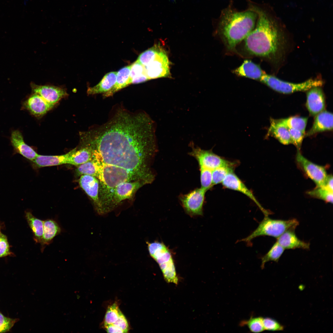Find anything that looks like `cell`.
Wrapping results in <instances>:
<instances>
[{"mask_svg":"<svg viewBox=\"0 0 333 333\" xmlns=\"http://www.w3.org/2000/svg\"><path fill=\"white\" fill-rule=\"evenodd\" d=\"M257 14L249 9L239 11L229 5L222 10L218 30L228 48L232 49L245 39L255 27Z\"/></svg>","mask_w":333,"mask_h":333,"instance_id":"obj_3","label":"cell"},{"mask_svg":"<svg viewBox=\"0 0 333 333\" xmlns=\"http://www.w3.org/2000/svg\"><path fill=\"white\" fill-rule=\"evenodd\" d=\"M146 184L140 180L127 182L117 186L113 191L108 203L113 202L117 204L122 201L132 198L136 192Z\"/></svg>","mask_w":333,"mask_h":333,"instance_id":"obj_12","label":"cell"},{"mask_svg":"<svg viewBox=\"0 0 333 333\" xmlns=\"http://www.w3.org/2000/svg\"><path fill=\"white\" fill-rule=\"evenodd\" d=\"M277 241L285 249H308L310 244L299 239L296 235L295 230H288L277 238Z\"/></svg>","mask_w":333,"mask_h":333,"instance_id":"obj_19","label":"cell"},{"mask_svg":"<svg viewBox=\"0 0 333 333\" xmlns=\"http://www.w3.org/2000/svg\"><path fill=\"white\" fill-rule=\"evenodd\" d=\"M221 183L224 187L239 191L246 195L256 204L265 216H269L270 212L262 207L251 191L247 187L233 171L227 175Z\"/></svg>","mask_w":333,"mask_h":333,"instance_id":"obj_13","label":"cell"},{"mask_svg":"<svg viewBox=\"0 0 333 333\" xmlns=\"http://www.w3.org/2000/svg\"><path fill=\"white\" fill-rule=\"evenodd\" d=\"M144 75H146L144 67L137 60L130 65V77L131 83V80L133 79Z\"/></svg>","mask_w":333,"mask_h":333,"instance_id":"obj_40","label":"cell"},{"mask_svg":"<svg viewBox=\"0 0 333 333\" xmlns=\"http://www.w3.org/2000/svg\"><path fill=\"white\" fill-rule=\"evenodd\" d=\"M292 140L294 144L299 150L301 148L305 133L295 129L288 128Z\"/></svg>","mask_w":333,"mask_h":333,"instance_id":"obj_38","label":"cell"},{"mask_svg":"<svg viewBox=\"0 0 333 333\" xmlns=\"http://www.w3.org/2000/svg\"><path fill=\"white\" fill-rule=\"evenodd\" d=\"M265 330L269 331H281L284 329V327L276 320L266 317L263 319Z\"/></svg>","mask_w":333,"mask_h":333,"instance_id":"obj_37","label":"cell"},{"mask_svg":"<svg viewBox=\"0 0 333 333\" xmlns=\"http://www.w3.org/2000/svg\"><path fill=\"white\" fill-rule=\"evenodd\" d=\"M30 85L33 93L39 95L48 102L54 105L68 95L65 89L60 87L38 85L32 82Z\"/></svg>","mask_w":333,"mask_h":333,"instance_id":"obj_14","label":"cell"},{"mask_svg":"<svg viewBox=\"0 0 333 333\" xmlns=\"http://www.w3.org/2000/svg\"><path fill=\"white\" fill-rule=\"evenodd\" d=\"M299 224L298 221L295 219L287 220H276L271 219L268 216H265L257 228L240 241L249 243L256 237L263 236L277 238L288 230H295Z\"/></svg>","mask_w":333,"mask_h":333,"instance_id":"obj_6","label":"cell"},{"mask_svg":"<svg viewBox=\"0 0 333 333\" xmlns=\"http://www.w3.org/2000/svg\"><path fill=\"white\" fill-rule=\"evenodd\" d=\"M200 180L201 187L206 191L212 187V171L210 170L199 168Z\"/></svg>","mask_w":333,"mask_h":333,"instance_id":"obj_36","label":"cell"},{"mask_svg":"<svg viewBox=\"0 0 333 333\" xmlns=\"http://www.w3.org/2000/svg\"><path fill=\"white\" fill-rule=\"evenodd\" d=\"M81 137L104 163L135 172L149 182L154 180L150 164L158 150L155 125L145 113L121 109L106 123L82 132Z\"/></svg>","mask_w":333,"mask_h":333,"instance_id":"obj_1","label":"cell"},{"mask_svg":"<svg viewBox=\"0 0 333 333\" xmlns=\"http://www.w3.org/2000/svg\"><path fill=\"white\" fill-rule=\"evenodd\" d=\"M206 191L201 187L196 188L179 198L185 212L191 216H201Z\"/></svg>","mask_w":333,"mask_h":333,"instance_id":"obj_10","label":"cell"},{"mask_svg":"<svg viewBox=\"0 0 333 333\" xmlns=\"http://www.w3.org/2000/svg\"><path fill=\"white\" fill-rule=\"evenodd\" d=\"M98 179L101 188L102 204L107 203L113 191L120 184L127 182L142 181L147 182L138 174L118 166L104 163L102 160L99 165Z\"/></svg>","mask_w":333,"mask_h":333,"instance_id":"obj_4","label":"cell"},{"mask_svg":"<svg viewBox=\"0 0 333 333\" xmlns=\"http://www.w3.org/2000/svg\"><path fill=\"white\" fill-rule=\"evenodd\" d=\"M167 55L160 44H157L155 52L149 62L144 66L145 74L149 80L161 77H171Z\"/></svg>","mask_w":333,"mask_h":333,"instance_id":"obj_8","label":"cell"},{"mask_svg":"<svg viewBox=\"0 0 333 333\" xmlns=\"http://www.w3.org/2000/svg\"><path fill=\"white\" fill-rule=\"evenodd\" d=\"M105 327L108 333H124L121 329L113 324L106 326Z\"/></svg>","mask_w":333,"mask_h":333,"instance_id":"obj_43","label":"cell"},{"mask_svg":"<svg viewBox=\"0 0 333 333\" xmlns=\"http://www.w3.org/2000/svg\"><path fill=\"white\" fill-rule=\"evenodd\" d=\"M248 2V9L257 14V20L244 39L245 48L250 54L268 58L277 64L286 55L287 39L263 10L250 0Z\"/></svg>","mask_w":333,"mask_h":333,"instance_id":"obj_2","label":"cell"},{"mask_svg":"<svg viewBox=\"0 0 333 333\" xmlns=\"http://www.w3.org/2000/svg\"><path fill=\"white\" fill-rule=\"evenodd\" d=\"M130 70V65L123 67L117 72L115 84L111 90L103 94L104 97L111 96L117 92L131 84Z\"/></svg>","mask_w":333,"mask_h":333,"instance_id":"obj_26","label":"cell"},{"mask_svg":"<svg viewBox=\"0 0 333 333\" xmlns=\"http://www.w3.org/2000/svg\"><path fill=\"white\" fill-rule=\"evenodd\" d=\"M120 312L116 302L109 306L104 318V327L114 323L117 319Z\"/></svg>","mask_w":333,"mask_h":333,"instance_id":"obj_35","label":"cell"},{"mask_svg":"<svg viewBox=\"0 0 333 333\" xmlns=\"http://www.w3.org/2000/svg\"><path fill=\"white\" fill-rule=\"evenodd\" d=\"M233 167L223 166L212 171V184L214 186L222 183L227 175L233 171Z\"/></svg>","mask_w":333,"mask_h":333,"instance_id":"obj_34","label":"cell"},{"mask_svg":"<svg viewBox=\"0 0 333 333\" xmlns=\"http://www.w3.org/2000/svg\"><path fill=\"white\" fill-rule=\"evenodd\" d=\"M285 249L277 241L272 246L268 252L261 258V267L264 268L265 264L269 261L278 262L284 252Z\"/></svg>","mask_w":333,"mask_h":333,"instance_id":"obj_31","label":"cell"},{"mask_svg":"<svg viewBox=\"0 0 333 333\" xmlns=\"http://www.w3.org/2000/svg\"><path fill=\"white\" fill-rule=\"evenodd\" d=\"M277 120L288 128L295 129L305 132L307 121V118L306 117L293 116Z\"/></svg>","mask_w":333,"mask_h":333,"instance_id":"obj_30","label":"cell"},{"mask_svg":"<svg viewBox=\"0 0 333 333\" xmlns=\"http://www.w3.org/2000/svg\"><path fill=\"white\" fill-rule=\"evenodd\" d=\"M233 72L239 76L259 80L265 74L258 65L249 60H245Z\"/></svg>","mask_w":333,"mask_h":333,"instance_id":"obj_23","label":"cell"},{"mask_svg":"<svg viewBox=\"0 0 333 333\" xmlns=\"http://www.w3.org/2000/svg\"><path fill=\"white\" fill-rule=\"evenodd\" d=\"M308 194L310 196L322 200L326 202L333 203V191L325 187H317L309 191Z\"/></svg>","mask_w":333,"mask_h":333,"instance_id":"obj_32","label":"cell"},{"mask_svg":"<svg viewBox=\"0 0 333 333\" xmlns=\"http://www.w3.org/2000/svg\"><path fill=\"white\" fill-rule=\"evenodd\" d=\"M324 186L333 191V176L332 175H327Z\"/></svg>","mask_w":333,"mask_h":333,"instance_id":"obj_45","label":"cell"},{"mask_svg":"<svg viewBox=\"0 0 333 333\" xmlns=\"http://www.w3.org/2000/svg\"><path fill=\"white\" fill-rule=\"evenodd\" d=\"M333 129V114L331 113L323 110L315 116L311 128L306 135L311 136L318 133Z\"/></svg>","mask_w":333,"mask_h":333,"instance_id":"obj_20","label":"cell"},{"mask_svg":"<svg viewBox=\"0 0 333 333\" xmlns=\"http://www.w3.org/2000/svg\"><path fill=\"white\" fill-rule=\"evenodd\" d=\"M263 318L261 317H251L248 320L242 321L241 326H247L249 330L253 333H259L265 330L263 322Z\"/></svg>","mask_w":333,"mask_h":333,"instance_id":"obj_33","label":"cell"},{"mask_svg":"<svg viewBox=\"0 0 333 333\" xmlns=\"http://www.w3.org/2000/svg\"><path fill=\"white\" fill-rule=\"evenodd\" d=\"M54 106L48 102L39 95L35 93L30 96L23 103L24 108L36 117L43 116Z\"/></svg>","mask_w":333,"mask_h":333,"instance_id":"obj_17","label":"cell"},{"mask_svg":"<svg viewBox=\"0 0 333 333\" xmlns=\"http://www.w3.org/2000/svg\"><path fill=\"white\" fill-rule=\"evenodd\" d=\"M76 149L75 148L66 154L60 155H44L38 154L32 162L39 167L68 164L69 158Z\"/></svg>","mask_w":333,"mask_h":333,"instance_id":"obj_22","label":"cell"},{"mask_svg":"<svg viewBox=\"0 0 333 333\" xmlns=\"http://www.w3.org/2000/svg\"><path fill=\"white\" fill-rule=\"evenodd\" d=\"M10 142L14 148V154H18L25 158L33 161L38 154L24 142L21 133L18 130L13 131L10 137Z\"/></svg>","mask_w":333,"mask_h":333,"instance_id":"obj_18","label":"cell"},{"mask_svg":"<svg viewBox=\"0 0 333 333\" xmlns=\"http://www.w3.org/2000/svg\"><path fill=\"white\" fill-rule=\"evenodd\" d=\"M25 217L33 232L35 241L40 243L43 234V221L35 217L30 211L25 212Z\"/></svg>","mask_w":333,"mask_h":333,"instance_id":"obj_29","label":"cell"},{"mask_svg":"<svg viewBox=\"0 0 333 333\" xmlns=\"http://www.w3.org/2000/svg\"><path fill=\"white\" fill-rule=\"evenodd\" d=\"M62 229L57 222L52 219L43 221V232L40 243L43 252L45 247L50 244L55 237L60 234Z\"/></svg>","mask_w":333,"mask_h":333,"instance_id":"obj_21","label":"cell"},{"mask_svg":"<svg viewBox=\"0 0 333 333\" xmlns=\"http://www.w3.org/2000/svg\"><path fill=\"white\" fill-rule=\"evenodd\" d=\"M13 254L10 250V247L7 236L1 233L0 234V258L8 256L13 255Z\"/></svg>","mask_w":333,"mask_h":333,"instance_id":"obj_41","label":"cell"},{"mask_svg":"<svg viewBox=\"0 0 333 333\" xmlns=\"http://www.w3.org/2000/svg\"><path fill=\"white\" fill-rule=\"evenodd\" d=\"M147 244L150 255L158 264L165 281L177 284L179 279L169 249L162 242L155 241Z\"/></svg>","mask_w":333,"mask_h":333,"instance_id":"obj_5","label":"cell"},{"mask_svg":"<svg viewBox=\"0 0 333 333\" xmlns=\"http://www.w3.org/2000/svg\"><path fill=\"white\" fill-rule=\"evenodd\" d=\"M79 184L81 187L92 199L98 211H102L99 193V180L90 175H80Z\"/></svg>","mask_w":333,"mask_h":333,"instance_id":"obj_16","label":"cell"},{"mask_svg":"<svg viewBox=\"0 0 333 333\" xmlns=\"http://www.w3.org/2000/svg\"><path fill=\"white\" fill-rule=\"evenodd\" d=\"M308 91L306 93V107L311 115L315 116L325 109L324 94L320 87H313Z\"/></svg>","mask_w":333,"mask_h":333,"instance_id":"obj_15","label":"cell"},{"mask_svg":"<svg viewBox=\"0 0 333 333\" xmlns=\"http://www.w3.org/2000/svg\"><path fill=\"white\" fill-rule=\"evenodd\" d=\"M149 80L146 75L135 78L131 80V84H137L145 82Z\"/></svg>","mask_w":333,"mask_h":333,"instance_id":"obj_44","label":"cell"},{"mask_svg":"<svg viewBox=\"0 0 333 333\" xmlns=\"http://www.w3.org/2000/svg\"><path fill=\"white\" fill-rule=\"evenodd\" d=\"M270 121V125L268 130L267 136L274 137L280 143L284 145L292 143L291 139L288 128L276 119H271Z\"/></svg>","mask_w":333,"mask_h":333,"instance_id":"obj_24","label":"cell"},{"mask_svg":"<svg viewBox=\"0 0 333 333\" xmlns=\"http://www.w3.org/2000/svg\"><path fill=\"white\" fill-rule=\"evenodd\" d=\"M191 151L188 153L194 158L198 163L199 168L205 169L212 171L216 168L223 166L234 167L235 163L228 161L214 153L211 150L202 149L195 146L193 142L190 143Z\"/></svg>","mask_w":333,"mask_h":333,"instance_id":"obj_9","label":"cell"},{"mask_svg":"<svg viewBox=\"0 0 333 333\" xmlns=\"http://www.w3.org/2000/svg\"><path fill=\"white\" fill-rule=\"evenodd\" d=\"M83 146L77 150L69 158L68 164L79 166L92 159L93 150L89 146L82 144Z\"/></svg>","mask_w":333,"mask_h":333,"instance_id":"obj_27","label":"cell"},{"mask_svg":"<svg viewBox=\"0 0 333 333\" xmlns=\"http://www.w3.org/2000/svg\"><path fill=\"white\" fill-rule=\"evenodd\" d=\"M100 156L93 152V157L90 160L78 166L76 171L78 175H88L98 178ZM98 179V178H97Z\"/></svg>","mask_w":333,"mask_h":333,"instance_id":"obj_28","label":"cell"},{"mask_svg":"<svg viewBox=\"0 0 333 333\" xmlns=\"http://www.w3.org/2000/svg\"><path fill=\"white\" fill-rule=\"evenodd\" d=\"M2 227V224L0 222V234L1 233V230Z\"/></svg>","mask_w":333,"mask_h":333,"instance_id":"obj_46","label":"cell"},{"mask_svg":"<svg viewBox=\"0 0 333 333\" xmlns=\"http://www.w3.org/2000/svg\"><path fill=\"white\" fill-rule=\"evenodd\" d=\"M18 320L6 317L0 312V333L10 331Z\"/></svg>","mask_w":333,"mask_h":333,"instance_id":"obj_39","label":"cell"},{"mask_svg":"<svg viewBox=\"0 0 333 333\" xmlns=\"http://www.w3.org/2000/svg\"><path fill=\"white\" fill-rule=\"evenodd\" d=\"M274 90L283 94L307 91L314 87H320L324 81L319 78L310 79L300 83H295L283 80L276 76L264 74L260 80Z\"/></svg>","mask_w":333,"mask_h":333,"instance_id":"obj_7","label":"cell"},{"mask_svg":"<svg viewBox=\"0 0 333 333\" xmlns=\"http://www.w3.org/2000/svg\"><path fill=\"white\" fill-rule=\"evenodd\" d=\"M113 324L121 329L124 333L128 332L129 330V325L127 320L121 311L117 319Z\"/></svg>","mask_w":333,"mask_h":333,"instance_id":"obj_42","label":"cell"},{"mask_svg":"<svg viewBox=\"0 0 333 333\" xmlns=\"http://www.w3.org/2000/svg\"><path fill=\"white\" fill-rule=\"evenodd\" d=\"M299 150H298L296 156V160L299 166L315 184L316 187L323 186L328 175L325 167L308 160Z\"/></svg>","mask_w":333,"mask_h":333,"instance_id":"obj_11","label":"cell"},{"mask_svg":"<svg viewBox=\"0 0 333 333\" xmlns=\"http://www.w3.org/2000/svg\"><path fill=\"white\" fill-rule=\"evenodd\" d=\"M117 73V72H112L106 74L98 84L88 88L87 93L89 95L104 94L109 91L116 82Z\"/></svg>","mask_w":333,"mask_h":333,"instance_id":"obj_25","label":"cell"}]
</instances>
